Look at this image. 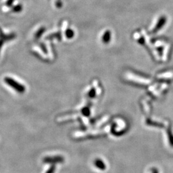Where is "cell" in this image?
<instances>
[{
  "instance_id": "9",
  "label": "cell",
  "mask_w": 173,
  "mask_h": 173,
  "mask_svg": "<svg viewBox=\"0 0 173 173\" xmlns=\"http://www.w3.org/2000/svg\"><path fill=\"white\" fill-rule=\"evenodd\" d=\"M55 171V166H52L51 167V168L48 170V171L46 172V173H53Z\"/></svg>"
},
{
  "instance_id": "4",
  "label": "cell",
  "mask_w": 173,
  "mask_h": 173,
  "mask_svg": "<svg viewBox=\"0 0 173 173\" xmlns=\"http://www.w3.org/2000/svg\"><path fill=\"white\" fill-rule=\"evenodd\" d=\"M165 23H166V18H165L164 17H162L160 19L159 21V23H158V25H156V27L154 28V32H156L158 31L159 29H160V28L163 27L164 25L165 24Z\"/></svg>"
},
{
  "instance_id": "5",
  "label": "cell",
  "mask_w": 173,
  "mask_h": 173,
  "mask_svg": "<svg viewBox=\"0 0 173 173\" xmlns=\"http://www.w3.org/2000/svg\"><path fill=\"white\" fill-rule=\"evenodd\" d=\"M110 37H110V32L107 31V32H106L105 33V34L103 37V42H104L105 43H108L110 40Z\"/></svg>"
},
{
  "instance_id": "7",
  "label": "cell",
  "mask_w": 173,
  "mask_h": 173,
  "mask_svg": "<svg viewBox=\"0 0 173 173\" xmlns=\"http://www.w3.org/2000/svg\"><path fill=\"white\" fill-rule=\"evenodd\" d=\"M83 113H84V115H86V116L89 115L90 114V111H89V108H85L83 110Z\"/></svg>"
},
{
  "instance_id": "10",
  "label": "cell",
  "mask_w": 173,
  "mask_h": 173,
  "mask_svg": "<svg viewBox=\"0 0 173 173\" xmlns=\"http://www.w3.org/2000/svg\"><path fill=\"white\" fill-rule=\"evenodd\" d=\"M154 173H157V172H154Z\"/></svg>"
},
{
  "instance_id": "8",
  "label": "cell",
  "mask_w": 173,
  "mask_h": 173,
  "mask_svg": "<svg viewBox=\"0 0 173 173\" xmlns=\"http://www.w3.org/2000/svg\"><path fill=\"white\" fill-rule=\"evenodd\" d=\"M89 96H90V97H94L95 96V89H92L91 90H90V91L89 92Z\"/></svg>"
},
{
  "instance_id": "3",
  "label": "cell",
  "mask_w": 173,
  "mask_h": 173,
  "mask_svg": "<svg viewBox=\"0 0 173 173\" xmlns=\"http://www.w3.org/2000/svg\"><path fill=\"white\" fill-rule=\"evenodd\" d=\"M94 165L100 170H105L106 169L105 164H104V162L101 160H99V159L95 160L94 162Z\"/></svg>"
},
{
  "instance_id": "2",
  "label": "cell",
  "mask_w": 173,
  "mask_h": 173,
  "mask_svg": "<svg viewBox=\"0 0 173 173\" xmlns=\"http://www.w3.org/2000/svg\"><path fill=\"white\" fill-rule=\"evenodd\" d=\"M64 161V158L60 156H48L44 159V162L46 163H51V164H56L58 162H62Z\"/></svg>"
},
{
  "instance_id": "1",
  "label": "cell",
  "mask_w": 173,
  "mask_h": 173,
  "mask_svg": "<svg viewBox=\"0 0 173 173\" xmlns=\"http://www.w3.org/2000/svg\"><path fill=\"white\" fill-rule=\"evenodd\" d=\"M5 82L7 85L12 87V88L15 89L19 93H23L25 91V87L23 86L22 84L18 83L17 81L14 80V79L9 78V77H6V78H5Z\"/></svg>"
},
{
  "instance_id": "6",
  "label": "cell",
  "mask_w": 173,
  "mask_h": 173,
  "mask_svg": "<svg viewBox=\"0 0 173 173\" xmlns=\"http://www.w3.org/2000/svg\"><path fill=\"white\" fill-rule=\"evenodd\" d=\"M66 35H67V37H68V38H72L74 35V32H73V30H68L66 32Z\"/></svg>"
}]
</instances>
